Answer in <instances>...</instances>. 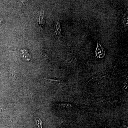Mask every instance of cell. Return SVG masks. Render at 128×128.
<instances>
[{
    "label": "cell",
    "instance_id": "6da1fadb",
    "mask_svg": "<svg viewBox=\"0 0 128 128\" xmlns=\"http://www.w3.org/2000/svg\"><path fill=\"white\" fill-rule=\"evenodd\" d=\"M20 52L21 56L26 61H29L31 60V56L26 50H20Z\"/></svg>",
    "mask_w": 128,
    "mask_h": 128
},
{
    "label": "cell",
    "instance_id": "7a4b0ae2",
    "mask_svg": "<svg viewBox=\"0 0 128 128\" xmlns=\"http://www.w3.org/2000/svg\"><path fill=\"white\" fill-rule=\"evenodd\" d=\"M45 24V19L44 17V13L43 10L41 11L39 16L38 21V24L40 27L44 28Z\"/></svg>",
    "mask_w": 128,
    "mask_h": 128
},
{
    "label": "cell",
    "instance_id": "3957f363",
    "mask_svg": "<svg viewBox=\"0 0 128 128\" xmlns=\"http://www.w3.org/2000/svg\"><path fill=\"white\" fill-rule=\"evenodd\" d=\"M47 80L50 83H54V84H61L63 82V80H53V79H50V78H47Z\"/></svg>",
    "mask_w": 128,
    "mask_h": 128
},
{
    "label": "cell",
    "instance_id": "277c9868",
    "mask_svg": "<svg viewBox=\"0 0 128 128\" xmlns=\"http://www.w3.org/2000/svg\"><path fill=\"white\" fill-rule=\"evenodd\" d=\"M38 127V128H42V122L41 121V119L38 117H36L35 118Z\"/></svg>",
    "mask_w": 128,
    "mask_h": 128
},
{
    "label": "cell",
    "instance_id": "5b68a950",
    "mask_svg": "<svg viewBox=\"0 0 128 128\" xmlns=\"http://www.w3.org/2000/svg\"><path fill=\"white\" fill-rule=\"evenodd\" d=\"M58 105H59L60 106L63 108H68L72 107V105L68 103H60L58 104Z\"/></svg>",
    "mask_w": 128,
    "mask_h": 128
},
{
    "label": "cell",
    "instance_id": "8992f818",
    "mask_svg": "<svg viewBox=\"0 0 128 128\" xmlns=\"http://www.w3.org/2000/svg\"><path fill=\"white\" fill-rule=\"evenodd\" d=\"M56 24H57V25H56V29H57V30L58 29V28H60V24L58 23V22H57V23ZM55 32L56 33H57V32H58L57 34H59L60 33L59 32H58V30H56Z\"/></svg>",
    "mask_w": 128,
    "mask_h": 128
},
{
    "label": "cell",
    "instance_id": "52a82bcc",
    "mask_svg": "<svg viewBox=\"0 0 128 128\" xmlns=\"http://www.w3.org/2000/svg\"><path fill=\"white\" fill-rule=\"evenodd\" d=\"M2 22H3V19H2V17L0 15V26L2 24Z\"/></svg>",
    "mask_w": 128,
    "mask_h": 128
}]
</instances>
